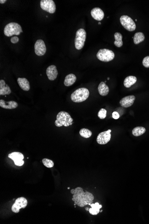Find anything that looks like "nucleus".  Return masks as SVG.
<instances>
[{
  "instance_id": "29",
  "label": "nucleus",
  "mask_w": 149,
  "mask_h": 224,
  "mask_svg": "<svg viewBox=\"0 0 149 224\" xmlns=\"http://www.w3.org/2000/svg\"><path fill=\"white\" fill-rule=\"evenodd\" d=\"M142 64L146 68H149V56H147L143 59Z\"/></svg>"
},
{
  "instance_id": "22",
  "label": "nucleus",
  "mask_w": 149,
  "mask_h": 224,
  "mask_svg": "<svg viewBox=\"0 0 149 224\" xmlns=\"http://www.w3.org/2000/svg\"><path fill=\"white\" fill-rule=\"evenodd\" d=\"M137 81L136 77L133 76H129L126 77L124 81V85L126 88H129L134 85Z\"/></svg>"
},
{
  "instance_id": "28",
  "label": "nucleus",
  "mask_w": 149,
  "mask_h": 224,
  "mask_svg": "<svg viewBox=\"0 0 149 224\" xmlns=\"http://www.w3.org/2000/svg\"><path fill=\"white\" fill-rule=\"evenodd\" d=\"M107 116V111L104 108H101L99 112H98V117L101 120L105 119Z\"/></svg>"
},
{
  "instance_id": "37",
  "label": "nucleus",
  "mask_w": 149,
  "mask_h": 224,
  "mask_svg": "<svg viewBox=\"0 0 149 224\" xmlns=\"http://www.w3.org/2000/svg\"><path fill=\"white\" fill-rule=\"evenodd\" d=\"M108 80H109V77H108Z\"/></svg>"
},
{
  "instance_id": "25",
  "label": "nucleus",
  "mask_w": 149,
  "mask_h": 224,
  "mask_svg": "<svg viewBox=\"0 0 149 224\" xmlns=\"http://www.w3.org/2000/svg\"><path fill=\"white\" fill-rule=\"evenodd\" d=\"M146 129L142 127H137L132 130V134L134 136H141L146 132Z\"/></svg>"
},
{
  "instance_id": "3",
  "label": "nucleus",
  "mask_w": 149,
  "mask_h": 224,
  "mask_svg": "<svg viewBox=\"0 0 149 224\" xmlns=\"http://www.w3.org/2000/svg\"><path fill=\"white\" fill-rule=\"evenodd\" d=\"M90 91L85 88L78 89L73 93L71 96V98L75 103H81L85 101L89 98Z\"/></svg>"
},
{
  "instance_id": "10",
  "label": "nucleus",
  "mask_w": 149,
  "mask_h": 224,
  "mask_svg": "<svg viewBox=\"0 0 149 224\" xmlns=\"http://www.w3.org/2000/svg\"><path fill=\"white\" fill-rule=\"evenodd\" d=\"M8 158L11 159L16 166L21 167L24 165V161L23 159L24 158V157L23 153H21L18 152H12L8 155Z\"/></svg>"
},
{
  "instance_id": "4",
  "label": "nucleus",
  "mask_w": 149,
  "mask_h": 224,
  "mask_svg": "<svg viewBox=\"0 0 149 224\" xmlns=\"http://www.w3.org/2000/svg\"><path fill=\"white\" fill-rule=\"evenodd\" d=\"M4 34L7 37L14 35H19L23 32L22 27L16 22H11L7 24L4 28Z\"/></svg>"
},
{
  "instance_id": "21",
  "label": "nucleus",
  "mask_w": 149,
  "mask_h": 224,
  "mask_svg": "<svg viewBox=\"0 0 149 224\" xmlns=\"http://www.w3.org/2000/svg\"><path fill=\"white\" fill-rule=\"evenodd\" d=\"M77 80V77L74 74H68L65 78L64 84L65 86H69L74 84Z\"/></svg>"
},
{
  "instance_id": "31",
  "label": "nucleus",
  "mask_w": 149,
  "mask_h": 224,
  "mask_svg": "<svg viewBox=\"0 0 149 224\" xmlns=\"http://www.w3.org/2000/svg\"><path fill=\"white\" fill-rule=\"evenodd\" d=\"M112 118H113V119H115V120H117V119H119L120 117L119 114L116 112H113L112 113Z\"/></svg>"
},
{
  "instance_id": "8",
  "label": "nucleus",
  "mask_w": 149,
  "mask_h": 224,
  "mask_svg": "<svg viewBox=\"0 0 149 224\" xmlns=\"http://www.w3.org/2000/svg\"><path fill=\"white\" fill-rule=\"evenodd\" d=\"M28 203L27 199L25 197H21L15 200V203L12 205L11 210L13 212L18 213L21 208H25Z\"/></svg>"
},
{
  "instance_id": "26",
  "label": "nucleus",
  "mask_w": 149,
  "mask_h": 224,
  "mask_svg": "<svg viewBox=\"0 0 149 224\" xmlns=\"http://www.w3.org/2000/svg\"><path fill=\"white\" fill-rule=\"evenodd\" d=\"M80 134L82 137L85 138H89L92 135V132L89 129H82L80 131Z\"/></svg>"
},
{
  "instance_id": "33",
  "label": "nucleus",
  "mask_w": 149,
  "mask_h": 224,
  "mask_svg": "<svg viewBox=\"0 0 149 224\" xmlns=\"http://www.w3.org/2000/svg\"><path fill=\"white\" fill-rule=\"evenodd\" d=\"M86 210L88 211H89V209H88V208H86Z\"/></svg>"
},
{
  "instance_id": "18",
  "label": "nucleus",
  "mask_w": 149,
  "mask_h": 224,
  "mask_svg": "<svg viewBox=\"0 0 149 224\" xmlns=\"http://www.w3.org/2000/svg\"><path fill=\"white\" fill-rule=\"evenodd\" d=\"M17 81L19 86L24 91H29L30 90V83L26 78L19 77L17 80Z\"/></svg>"
},
{
  "instance_id": "32",
  "label": "nucleus",
  "mask_w": 149,
  "mask_h": 224,
  "mask_svg": "<svg viewBox=\"0 0 149 224\" xmlns=\"http://www.w3.org/2000/svg\"><path fill=\"white\" fill-rule=\"evenodd\" d=\"M7 2L6 0H0V3L4 4L6 2Z\"/></svg>"
},
{
  "instance_id": "27",
  "label": "nucleus",
  "mask_w": 149,
  "mask_h": 224,
  "mask_svg": "<svg viewBox=\"0 0 149 224\" xmlns=\"http://www.w3.org/2000/svg\"><path fill=\"white\" fill-rule=\"evenodd\" d=\"M42 163L43 164L44 166H45L46 167L49 168H52L54 167V162L52 161L51 160L47 158H43L42 160Z\"/></svg>"
},
{
  "instance_id": "14",
  "label": "nucleus",
  "mask_w": 149,
  "mask_h": 224,
  "mask_svg": "<svg viewBox=\"0 0 149 224\" xmlns=\"http://www.w3.org/2000/svg\"><path fill=\"white\" fill-rule=\"evenodd\" d=\"M135 100V97L134 95L127 96L121 100L120 104L123 107H129L133 104Z\"/></svg>"
},
{
  "instance_id": "15",
  "label": "nucleus",
  "mask_w": 149,
  "mask_h": 224,
  "mask_svg": "<svg viewBox=\"0 0 149 224\" xmlns=\"http://www.w3.org/2000/svg\"><path fill=\"white\" fill-rule=\"evenodd\" d=\"M91 15L92 17L97 21H101L104 18V13L100 8H93L91 11Z\"/></svg>"
},
{
  "instance_id": "13",
  "label": "nucleus",
  "mask_w": 149,
  "mask_h": 224,
  "mask_svg": "<svg viewBox=\"0 0 149 224\" xmlns=\"http://www.w3.org/2000/svg\"><path fill=\"white\" fill-rule=\"evenodd\" d=\"M46 74L49 80L50 81L55 80L58 74L56 66L54 65H51L49 66L46 70Z\"/></svg>"
},
{
  "instance_id": "1",
  "label": "nucleus",
  "mask_w": 149,
  "mask_h": 224,
  "mask_svg": "<svg viewBox=\"0 0 149 224\" xmlns=\"http://www.w3.org/2000/svg\"><path fill=\"white\" fill-rule=\"evenodd\" d=\"M71 193L73 195L72 200L80 207H84L88 204L90 205L94 200L93 194L89 191L84 192L83 188L81 187L72 189Z\"/></svg>"
},
{
  "instance_id": "5",
  "label": "nucleus",
  "mask_w": 149,
  "mask_h": 224,
  "mask_svg": "<svg viewBox=\"0 0 149 224\" xmlns=\"http://www.w3.org/2000/svg\"><path fill=\"white\" fill-rule=\"evenodd\" d=\"M97 59L102 62H108L114 58L115 55L112 51L108 49H101L99 50L97 54Z\"/></svg>"
},
{
  "instance_id": "34",
  "label": "nucleus",
  "mask_w": 149,
  "mask_h": 224,
  "mask_svg": "<svg viewBox=\"0 0 149 224\" xmlns=\"http://www.w3.org/2000/svg\"><path fill=\"white\" fill-rule=\"evenodd\" d=\"M98 25H101V22H99V23H98Z\"/></svg>"
},
{
  "instance_id": "23",
  "label": "nucleus",
  "mask_w": 149,
  "mask_h": 224,
  "mask_svg": "<svg viewBox=\"0 0 149 224\" xmlns=\"http://www.w3.org/2000/svg\"><path fill=\"white\" fill-rule=\"evenodd\" d=\"M122 35L119 32H116L114 34V38L115 41L114 44L118 48H120L123 45V41H122Z\"/></svg>"
},
{
  "instance_id": "11",
  "label": "nucleus",
  "mask_w": 149,
  "mask_h": 224,
  "mask_svg": "<svg viewBox=\"0 0 149 224\" xmlns=\"http://www.w3.org/2000/svg\"><path fill=\"white\" fill-rule=\"evenodd\" d=\"M111 132L110 129L99 133L97 137V141L100 144H105L108 143L111 139Z\"/></svg>"
},
{
  "instance_id": "24",
  "label": "nucleus",
  "mask_w": 149,
  "mask_h": 224,
  "mask_svg": "<svg viewBox=\"0 0 149 224\" xmlns=\"http://www.w3.org/2000/svg\"><path fill=\"white\" fill-rule=\"evenodd\" d=\"M133 39L134 44H138L144 40L145 37L143 33L139 32L135 34Z\"/></svg>"
},
{
  "instance_id": "12",
  "label": "nucleus",
  "mask_w": 149,
  "mask_h": 224,
  "mask_svg": "<svg viewBox=\"0 0 149 224\" xmlns=\"http://www.w3.org/2000/svg\"><path fill=\"white\" fill-rule=\"evenodd\" d=\"M46 47L44 42L42 39H38L36 41L34 44V51L37 56L44 55L46 52Z\"/></svg>"
},
{
  "instance_id": "2",
  "label": "nucleus",
  "mask_w": 149,
  "mask_h": 224,
  "mask_svg": "<svg viewBox=\"0 0 149 224\" xmlns=\"http://www.w3.org/2000/svg\"><path fill=\"white\" fill-rule=\"evenodd\" d=\"M73 121V120L69 114L64 111H61L57 115L56 120L55 122V124L58 127L63 126L68 127L72 125Z\"/></svg>"
},
{
  "instance_id": "6",
  "label": "nucleus",
  "mask_w": 149,
  "mask_h": 224,
  "mask_svg": "<svg viewBox=\"0 0 149 224\" xmlns=\"http://www.w3.org/2000/svg\"><path fill=\"white\" fill-rule=\"evenodd\" d=\"M86 38V32L84 29H79L76 33L75 45L77 50L81 49L85 45Z\"/></svg>"
},
{
  "instance_id": "36",
  "label": "nucleus",
  "mask_w": 149,
  "mask_h": 224,
  "mask_svg": "<svg viewBox=\"0 0 149 224\" xmlns=\"http://www.w3.org/2000/svg\"><path fill=\"white\" fill-rule=\"evenodd\" d=\"M135 21L136 22H137V19H136Z\"/></svg>"
},
{
  "instance_id": "20",
  "label": "nucleus",
  "mask_w": 149,
  "mask_h": 224,
  "mask_svg": "<svg viewBox=\"0 0 149 224\" xmlns=\"http://www.w3.org/2000/svg\"><path fill=\"white\" fill-rule=\"evenodd\" d=\"M91 208L89 209V212L91 215H96L100 212V209L102 208V206L99 204L98 203H92L90 205Z\"/></svg>"
},
{
  "instance_id": "38",
  "label": "nucleus",
  "mask_w": 149,
  "mask_h": 224,
  "mask_svg": "<svg viewBox=\"0 0 149 224\" xmlns=\"http://www.w3.org/2000/svg\"><path fill=\"white\" fill-rule=\"evenodd\" d=\"M102 210H101V211H100V212H102Z\"/></svg>"
},
{
  "instance_id": "7",
  "label": "nucleus",
  "mask_w": 149,
  "mask_h": 224,
  "mask_svg": "<svg viewBox=\"0 0 149 224\" xmlns=\"http://www.w3.org/2000/svg\"><path fill=\"white\" fill-rule=\"evenodd\" d=\"M121 23L126 30L134 31L136 28L135 23L132 19L127 15H122L121 17Z\"/></svg>"
},
{
  "instance_id": "19",
  "label": "nucleus",
  "mask_w": 149,
  "mask_h": 224,
  "mask_svg": "<svg viewBox=\"0 0 149 224\" xmlns=\"http://www.w3.org/2000/svg\"><path fill=\"white\" fill-rule=\"evenodd\" d=\"M98 89L99 94L103 96L107 95L109 92V88H108V85H106L105 82H103V81L101 82L99 84Z\"/></svg>"
},
{
  "instance_id": "9",
  "label": "nucleus",
  "mask_w": 149,
  "mask_h": 224,
  "mask_svg": "<svg viewBox=\"0 0 149 224\" xmlns=\"http://www.w3.org/2000/svg\"><path fill=\"white\" fill-rule=\"evenodd\" d=\"M40 7L42 10L50 14H54L56 11V6L52 0H42L40 1Z\"/></svg>"
},
{
  "instance_id": "16",
  "label": "nucleus",
  "mask_w": 149,
  "mask_h": 224,
  "mask_svg": "<svg viewBox=\"0 0 149 224\" xmlns=\"http://www.w3.org/2000/svg\"><path fill=\"white\" fill-rule=\"evenodd\" d=\"M0 107L7 109H13L18 107V104L14 101L6 102L4 100H0Z\"/></svg>"
},
{
  "instance_id": "35",
  "label": "nucleus",
  "mask_w": 149,
  "mask_h": 224,
  "mask_svg": "<svg viewBox=\"0 0 149 224\" xmlns=\"http://www.w3.org/2000/svg\"><path fill=\"white\" fill-rule=\"evenodd\" d=\"M68 189H70V187H68Z\"/></svg>"
},
{
  "instance_id": "30",
  "label": "nucleus",
  "mask_w": 149,
  "mask_h": 224,
  "mask_svg": "<svg viewBox=\"0 0 149 224\" xmlns=\"http://www.w3.org/2000/svg\"><path fill=\"white\" fill-rule=\"evenodd\" d=\"M11 41L12 43L15 44V43H17L19 42V38L18 37H17V36H14V37H12L11 38Z\"/></svg>"
},
{
  "instance_id": "17",
  "label": "nucleus",
  "mask_w": 149,
  "mask_h": 224,
  "mask_svg": "<svg viewBox=\"0 0 149 224\" xmlns=\"http://www.w3.org/2000/svg\"><path fill=\"white\" fill-rule=\"evenodd\" d=\"M11 93L10 86L6 84L3 80H0V95H9Z\"/></svg>"
}]
</instances>
